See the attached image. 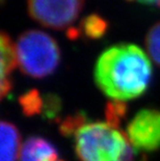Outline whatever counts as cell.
<instances>
[{
  "label": "cell",
  "instance_id": "5bb4252c",
  "mask_svg": "<svg viewBox=\"0 0 160 161\" xmlns=\"http://www.w3.org/2000/svg\"><path fill=\"white\" fill-rule=\"evenodd\" d=\"M129 1H137L139 3H142V4L146 5H157L158 0H129Z\"/></svg>",
  "mask_w": 160,
  "mask_h": 161
},
{
  "label": "cell",
  "instance_id": "9c48e42d",
  "mask_svg": "<svg viewBox=\"0 0 160 161\" xmlns=\"http://www.w3.org/2000/svg\"><path fill=\"white\" fill-rule=\"evenodd\" d=\"M81 28H82V32L87 37L97 40L104 36V33L106 32L108 28V24L102 17L93 14V15L87 16L82 20Z\"/></svg>",
  "mask_w": 160,
  "mask_h": 161
},
{
  "label": "cell",
  "instance_id": "9a60e30c",
  "mask_svg": "<svg viewBox=\"0 0 160 161\" xmlns=\"http://www.w3.org/2000/svg\"><path fill=\"white\" fill-rule=\"evenodd\" d=\"M157 6H158V8H160V0H158V2H157Z\"/></svg>",
  "mask_w": 160,
  "mask_h": 161
},
{
  "label": "cell",
  "instance_id": "52a82bcc",
  "mask_svg": "<svg viewBox=\"0 0 160 161\" xmlns=\"http://www.w3.org/2000/svg\"><path fill=\"white\" fill-rule=\"evenodd\" d=\"M20 161H58V152L48 139L30 136L21 148Z\"/></svg>",
  "mask_w": 160,
  "mask_h": 161
},
{
  "label": "cell",
  "instance_id": "4fadbf2b",
  "mask_svg": "<svg viewBox=\"0 0 160 161\" xmlns=\"http://www.w3.org/2000/svg\"><path fill=\"white\" fill-rule=\"evenodd\" d=\"M60 108H62L60 101L58 97H56V96L49 95V96H47L46 99L44 100L43 112L48 119H55L57 114H59Z\"/></svg>",
  "mask_w": 160,
  "mask_h": 161
},
{
  "label": "cell",
  "instance_id": "7c38bea8",
  "mask_svg": "<svg viewBox=\"0 0 160 161\" xmlns=\"http://www.w3.org/2000/svg\"><path fill=\"white\" fill-rule=\"evenodd\" d=\"M127 106L124 102L113 101L107 104L106 107V119L107 123L115 127H120L122 121L125 118Z\"/></svg>",
  "mask_w": 160,
  "mask_h": 161
},
{
  "label": "cell",
  "instance_id": "5b68a950",
  "mask_svg": "<svg viewBox=\"0 0 160 161\" xmlns=\"http://www.w3.org/2000/svg\"><path fill=\"white\" fill-rule=\"evenodd\" d=\"M127 137L135 150L154 152L160 149V109L138 111L127 126Z\"/></svg>",
  "mask_w": 160,
  "mask_h": 161
},
{
  "label": "cell",
  "instance_id": "7a4b0ae2",
  "mask_svg": "<svg viewBox=\"0 0 160 161\" xmlns=\"http://www.w3.org/2000/svg\"><path fill=\"white\" fill-rule=\"evenodd\" d=\"M72 136L81 161H133L127 134L107 122H90L86 116Z\"/></svg>",
  "mask_w": 160,
  "mask_h": 161
},
{
  "label": "cell",
  "instance_id": "ba28073f",
  "mask_svg": "<svg viewBox=\"0 0 160 161\" xmlns=\"http://www.w3.org/2000/svg\"><path fill=\"white\" fill-rule=\"evenodd\" d=\"M0 137H1L0 161H17L21 153V149H20L21 136L18 128L11 122L2 121Z\"/></svg>",
  "mask_w": 160,
  "mask_h": 161
},
{
  "label": "cell",
  "instance_id": "2e32d148",
  "mask_svg": "<svg viewBox=\"0 0 160 161\" xmlns=\"http://www.w3.org/2000/svg\"><path fill=\"white\" fill-rule=\"evenodd\" d=\"M60 161H62V160H60Z\"/></svg>",
  "mask_w": 160,
  "mask_h": 161
},
{
  "label": "cell",
  "instance_id": "3957f363",
  "mask_svg": "<svg viewBox=\"0 0 160 161\" xmlns=\"http://www.w3.org/2000/svg\"><path fill=\"white\" fill-rule=\"evenodd\" d=\"M18 67L23 74L33 78L49 76L60 60L59 47L52 36L41 30H28L16 43Z\"/></svg>",
  "mask_w": 160,
  "mask_h": 161
},
{
  "label": "cell",
  "instance_id": "30bf717a",
  "mask_svg": "<svg viewBox=\"0 0 160 161\" xmlns=\"http://www.w3.org/2000/svg\"><path fill=\"white\" fill-rule=\"evenodd\" d=\"M22 110L26 115H36L43 112L44 100L36 90L27 92L20 98Z\"/></svg>",
  "mask_w": 160,
  "mask_h": 161
},
{
  "label": "cell",
  "instance_id": "8fae6325",
  "mask_svg": "<svg viewBox=\"0 0 160 161\" xmlns=\"http://www.w3.org/2000/svg\"><path fill=\"white\" fill-rule=\"evenodd\" d=\"M145 43L150 57L160 67V22L150 28Z\"/></svg>",
  "mask_w": 160,
  "mask_h": 161
},
{
  "label": "cell",
  "instance_id": "6da1fadb",
  "mask_svg": "<svg viewBox=\"0 0 160 161\" xmlns=\"http://www.w3.org/2000/svg\"><path fill=\"white\" fill-rule=\"evenodd\" d=\"M152 77V64L141 48L118 44L97 59L94 78L100 90L113 101L125 102L144 94Z\"/></svg>",
  "mask_w": 160,
  "mask_h": 161
},
{
  "label": "cell",
  "instance_id": "8992f818",
  "mask_svg": "<svg viewBox=\"0 0 160 161\" xmlns=\"http://www.w3.org/2000/svg\"><path fill=\"white\" fill-rule=\"evenodd\" d=\"M0 49H1V79H0V97L4 99L13 88L11 74L18 66L16 53V45H14L11 37L4 31L0 36Z\"/></svg>",
  "mask_w": 160,
  "mask_h": 161
},
{
  "label": "cell",
  "instance_id": "277c9868",
  "mask_svg": "<svg viewBox=\"0 0 160 161\" xmlns=\"http://www.w3.org/2000/svg\"><path fill=\"white\" fill-rule=\"evenodd\" d=\"M84 0H27L28 14L41 25L66 29L76 21Z\"/></svg>",
  "mask_w": 160,
  "mask_h": 161
}]
</instances>
